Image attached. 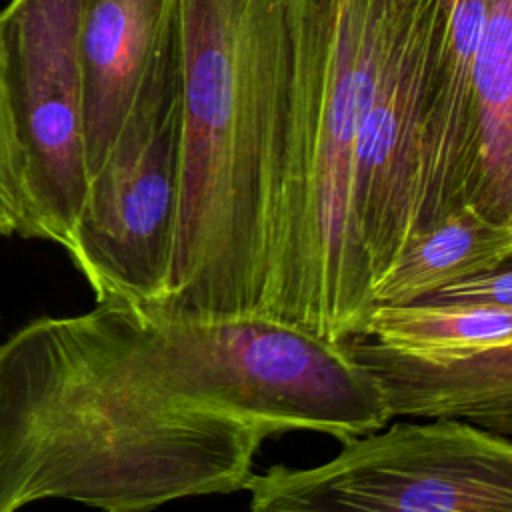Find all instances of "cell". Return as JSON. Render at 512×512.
I'll return each instance as SVG.
<instances>
[{"instance_id": "2e32d148", "label": "cell", "mask_w": 512, "mask_h": 512, "mask_svg": "<svg viewBox=\"0 0 512 512\" xmlns=\"http://www.w3.org/2000/svg\"><path fill=\"white\" fill-rule=\"evenodd\" d=\"M420 302H480L512 308V248L492 270L448 286Z\"/></svg>"}, {"instance_id": "9a60e30c", "label": "cell", "mask_w": 512, "mask_h": 512, "mask_svg": "<svg viewBox=\"0 0 512 512\" xmlns=\"http://www.w3.org/2000/svg\"><path fill=\"white\" fill-rule=\"evenodd\" d=\"M0 236L40 238L28 188L24 154L14 120L6 54L0 34Z\"/></svg>"}, {"instance_id": "5b68a950", "label": "cell", "mask_w": 512, "mask_h": 512, "mask_svg": "<svg viewBox=\"0 0 512 512\" xmlns=\"http://www.w3.org/2000/svg\"><path fill=\"white\" fill-rule=\"evenodd\" d=\"M180 182L178 20L150 66L88 190L70 244L96 302L152 310L174 252Z\"/></svg>"}, {"instance_id": "52a82bcc", "label": "cell", "mask_w": 512, "mask_h": 512, "mask_svg": "<svg viewBox=\"0 0 512 512\" xmlns=\"http://www.w3.org/2000/svg\"><path fill=\"white\" fill-rule=\"evenodd\" d=\"M448 0H388L384 52L354 172V218L376 282L426 230L424 122Z\"/></svg>"}, {"instance_id": "9c48e42d", "label": "cell", "mask_w": 512, "mask_h": 512, "mask_svg": "<svg viewBox=\"0 0 512 512\" xmlns=\"http://www.w3.org/2000/svg\"><path fill=\"white\" fill-rule=\"evenodd\" d=\"M178 20V0H84V136L88 176L100 164Z\"/></svg>"}, {"instance_id": "7c38bea8", "label": "cell", "mask_w": 512, "mask_h": 512, "mask_svg": "<svg viewBox=\"0 0 512 512\" xmlns=\"http://www.w3.org/2000/svg\"><path fill=\"white\" fill-rule=\"evenodd\" d=\"M476 112L478 144L466 206L512 230V0H486Z\"/></svg>"}, {"instance_id": "8992f818", "label": "cell", "mask_w": 512, "mask_h": 512, "mask_svg": "<svg viewBox=\"0 0 512 512\" xmlns=\"http://www.w3.org/2000/svg\"><path fill=\"white\" fill-rule=\"evenodd\" d=\"M248 512H512V440L462 420L398 422L318 466L250 474Z\"/></svg>"}, {"instance_id": "7a4b0ae2", "label": "cell", "mask_w": 512, "mask_h": 512, "mask_svg": "<svg viewBox=\"0 0 512 512\" xmlns=\"http://www.w3.org/2000/svg\"><path fill=\"white\" fill-rule=\"evenodd\" d=\"M180 182L162 320L266 314L292 112V0H178ZM138 308V306H136Z\"/></svg>"}, {"instance_id": "3957f363", "label": "cell", "mask_w": 512, "mask_h": 512, "mask_svg": "<svg viewBox=\"0 0 512 512\" xmlns=\"http://www.w3.org/2000/svg\"><path fill=\"white\" fill-rule=\"evenodd\" d=\"M388 0H292V112L268 316L330 342L364 336L374 278L354 218L360 130Z\"/></svg>"}, {"instance_id": "30bf717a", "label": "cell", "mask_w": 512, "mask_h": 512, "mask_svg": "<svg viewBox=\"0 0 512 512\" xmlns=\"http://www.w3.org/2000/svg\"><path fill=\"white\" fill-rule=\"evenodd\" d=\"M486 0H448V22L436 60L424 122L426 230L466 206L476 162V54Z\"/></svg>"}, {"instance_id": "6da1fadb", "label": "cell", "mask_w": 512, "mask_h": 512, "mask_svg": "<svg viewBox=\"0 0 512 512\" xmlns=\"http://www.w3.org/2000/svg\"><path fill=\"white\" fill-rule=\"evenodd\" d=\"M262 440L180 392L132 304L42 316L0 342V512L52 498L150 512L236 492Z\"/></svg>"}, {"instance_id": "8fae6325", "label": "cell", "mask_w": 512, "mask_h": 512, "mask_svg": "<svg viewBox=\"0 0 512 512\" xmlns=\"http://www.w3.org/2000/svg\"><path fill=\"white\" fill-rule=\"evenodd\" d=\"M344 344L380 382L392 418L462 420L512 434V338L446 364L402 356L370 336H352Z\"/></svg>"}, {"instance_id": "4fadbf2b", "label": "cell", "mask_w": 512, "mask_h": 512, "mask_svg": "<svg viewBox=\"0 0 512 512\" xmlns=\"http://www.w3.org/2000/svg\"><path fill=\"white\" fill-rule=\"evenodd\" d=\"M512 248V230L470 206L414 236L374 286L376 306L424 300L448 286L492 270Z\"/></svg>"}, {"instance_id": "277c9868", "label": "cell", "mask_w": 512, "mask_h": 512, "mask_svg": "<svg viewBox=\"0 0 512 512\" xmlns=\"http://www.w3.org/2000/svg\"><path fill=\"white\" fill-rule=\"evenodd\" d=\"M150 318L182 394L264 438L310 430L346 442L384 428L392 418L380 382L344 342L266 314Z\"/></svg>"}, {"instance_id": "ba28073f", "label": "cell", "mask_w": 512, "mask_h": 512, "mask_svg": "<svg viewBox=\"0 0 512 512\" xmlns=\"http://www.w3.org/2000/svg\"><path fill=\"white\" fill-rule=\"evenodd\" d=\"M84 0H10L0 34L26 188L42 240L70 244L88 190Z\"/></svg>"}, {"instance_id": "5bb4252c", "label": "cell", "mask_w": 512, "mask_h": 512, "mask_svg": "<svg viewBox=\"0 0 512 512\" xmlns=\"http://www.w3.org/2000/svg\"><path fill=\"white\" fill-rule=\"evenodd\" d=\"M364 336L402 356L446 364L512 338V308L480 302L376 306Z\"/></svg>"}]
</instances>
